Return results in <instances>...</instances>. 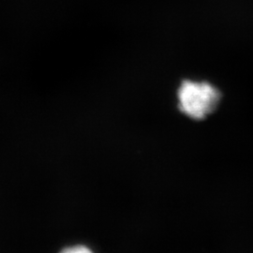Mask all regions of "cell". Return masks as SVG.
Wrapping results in <instances>:
<instances>
[{
  "label": "cell",
  "instance_id": "obj_1",
  "mask_svg": "<svg viewBox=\"0 0 253 253\" xmlns=\"http://www.w3.org/2000/svg\"><path fill=\"white\" fill-rule=\"evenodd\" d=\"M178 107L187 117L203 120L212 114L218 105L221 94L208 82L186 80L178 89Z\"/></svg>",
  "mask_w": 253,
  "mask_h": 253
},
{
  "label": "cell",
  "instance_id": "obj_2",
  "mask_svg": "<svg viewBox=\"0 0 253 253\" xmlns=\"http://www.w3.org/2000/svg\"><path fill=\"white\" fill-rule=\"evenodd\" d=\"M59 253H93L90 250L84 246H74L64 249Z\"/></svg>",
  "mask_w": 253,
  "mask_h": 253
}]
</instances>
